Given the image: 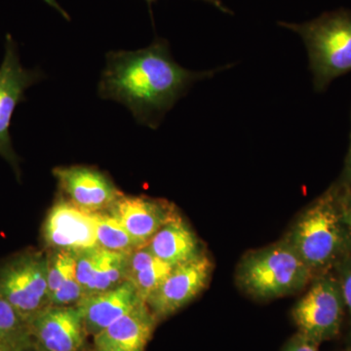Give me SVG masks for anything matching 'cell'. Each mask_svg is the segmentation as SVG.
<instances>
[{"instance_id":"6da1fadb","label":"cell","mask_w":351,"mask_h":351,"mask_svg":"<svg viewBox=\"0 0 351 351\" xmlns=\"http://www.w3.org/2000/svg\"><path fill=\"white\" fill-rule=\"evenodd\" d=\"M219 69L182 68L173 59L168 41L156 38L144 49L108 53L98 93L104 100L122 104L138 123L156 129L189 88Z\"/></svg>"},{"instance_id":"7a4b0ae2","label":"cell","mask_w":351,"mask_h":351,"mask_svg":"<svg viewBox=\"0 0 351 351\" xmlns=\"http://www.w3.org/2000/svg\"><path fill=\"white\" fill-rule=\"evenodd\" d=\"M341 189L335 182L298 215L282 237L314 276L332 271L351 251V232L341 210Z\"/></svg>"},{"instance_id":"3957f363","label":"cell","mask_w":351,"mask_h":351,"mask_svg":"<svg viewBox=\"0 0 351 351\" xmlns=\"http://www.w3.org/2000/svg\"><path fill=\"white\" fill-rule=\"evenodd\" d=\"M313 277L306 263L283 239L247 252L235 271L237 286L258 301L300 292Z\"/></svg>"},{"instance_id":"277c9868","label":"cell","mask_w":351,"mask_h":351,"mask_svg":"<svg viewBox=\"0 0 351 351\" xmlns=\"http://www.w3.org/2000/svg\"><path fill=\"white\" fill-rule=\"evenodd\" d=\"M299 34L308 53L309 68L316 92L351 71V11L339 9L302 23H279Z\"/></svg>"},{"instance_id":"5b68a950","label":"cell","mask_w":351,"mask_h":351,"mask_svg":"<svg viewBox=\"0 0 351 351\" xmlns=\"http://www.w3.org/2000/svg\"><path fill=\"white\" fill-rule=\"evenodd\" d=\"M0 299L29 324L49 306L47 252L27 249L0 262Z\"/></svg>"},{"instance_id":"8992f818","label":"cell","mask_w":351,"mask_h":351,"mask_svg":"<svg viewBox=\"0 0 351 351\" xmlns=\"http://www.w3.org/2000/svg\"><path fill=\"white\" fill-rule=\"evenodd\" d=\"M346 304L336 274L313 277L308 290L292 309L298 332L321 345L338 338L346 316Z\"/></svg>"},{"instance_id":"52a82bcc","label":"cell","mask_w":351,"mask_h":351,"mask_svg":"<svg viewBox=\"0 0 351 351\" xmlns=\"http://www.w3.org/2000/svg\"><path fill=\"white\" fill-rule=\"evenodd\" d=\"M213 269L206 253L173 267L147 302L156 319H165L193 301L207 287Z\"/></svg>"},{"instance_id":"ba28073f","label":"cell","mask_w":351,"mask_h":351,"mask_svg":"<svg viewBox=\"0 0 351 351\" xmlns=\"http://www.w3.org/2000/svg\"><path fill=\"white\" fill-rule=\"evenodd\" d=\"M43 75L38 71L23 68L15 41L7 36L5 56L0 66V156L19 174V163L11 142L10 128L13 112L18 104L25 100V92L39 82Z\"/></svg>"},{"instance_id":"9c48e42d","label":"cell","mask_w":351,"mask_h":351,"mask_svg":"<svg viewBox=\"0 0 351 351\" xmlns=\"http://www.w3.org/2000/svg\"><path fill=\"white\" fill-rule=\"evenodd\" d=\"M53 175L66 200L88 213L108 211L123 195L106 173L91 166L57 167Z\"/></svg>"},{"instance_id":"30bf717a","label":"cell","mask_w":351,"mask_h":351,"mask_svg":"<svg viewBox=\"0 0 351 351\" xmlns=\"http://www.w3.org/2000/svg\"><path fill=\"white\" fill-rule=\"evenodd\" d=\"M48 250L78 252L97 246L96 219L61 198L51 208L43 228Z\"/></svg>"},{"instance_id":"8fae6325","label":"cell","mask_w":351,"mask_h":351,"mask_svg":"<svg viewBox=\"0 0 351 351\" xmlns=\"http://www.w3.org/2000/svg\"><path fill=\"white\" fill-rule=\"evenodd\" d=\"M34 343L45 351H83L88 337L77 306H49L29 322Z\"/></svg>"},{"instance_id":"7c38bea8","label":"cell","mask_w":351,"mask_h":351,"mask_svg":"<svg viewBox=\"0 0 351 351\" xmlns=\"http://www.w3.org/2000/svg\"><path fill=\"white\" fill-rule=\"evenodd\" d=\"M178 211L173 203L165 199L123 195L107 212L119 219L141 246H145Z\"/></svg>"},{"instance_id":"4fadbf2b","label":"cell","mask_w":351,"mask_h":351,"mask_svg":"<svg viewBox=\"0 0 351 351\" xmlns=\"http://www.w3.org/2000/svg\"><path fill=\"white\" fill-rule=\"evenodd\" d=\"M75 270L83 295L89 297L119 287L127 281L130 254L92 247L75 252Z\"/></svg>"},{"instance_id":"5bb4252c","label":"cell","mask_w":351,"mask_h":351,"mask_svg":"<svg viewBox=\"0 0 351 351\" xmlns=\"http://www.w3.org/2000/svg\"><path fill=\"white\" fill-rule=\"evenodd\" d=\"M157 322L145 302L94 337L96 350L145 351Z\"/></svg>"},{"instance_id":"9a60e30c","label":"cell","mask_w":351,"mask_h":351,"mask_svg":"<svg viewBox=\"0 0 351 351\" xmlns=\"http://www.w3.org/2000/svg\"><path fill=\"white\" fill-rule=\"evenodd\" d=\"M137 291L128 281L119 287L83 298L77 308L88 336H96L142 302Z\"/></svg>"},{"instance_id":"2e32d148","label":"cell","mask_w":351,"mask_h":351,"mask_svg":"<svg viewBox=\"0 0 351 351\" xmlns=\"http://www.w3.org/2000/svg\"><path fill=\"white\" fill-rule=\"evenodd\" d=\"M147 246L156 257L172 267L205 253L197 235L179 211L161 226Z\"/></svg>"},{"instance_id":"e0dca14e","label":"cell","mask_w":351,"mask_h":351,"mask_svg":"<svg viewBox=\"0 0 351 351\" xmlns=\"http://www.w3.org/2000/svg\"><path fill=\"white\" fill-rule=\"evenodd\" d=\"M173 267L156 257L145 245L129 255L127 281L134 286L138 297L147 304Z\"/></svg>"},{"instance_id":"ac0fdd59","label":"cell","mask_w":351,"mask_h":351,"mask_svg":"<svg viewBox=\"0 0 351 351\" xmlns=\"http://www.w3.org/2000/svg\"><path fill=\"white\" fill-rule=\"evenodd\" d=\"M32 343L29 323L8 302L0 299V348L23 351Z\"/></svg>"},{"instance_id":"d6986e66","label":"cell","mask_w":351,"mask_h":351,"mask_svg":"<svg viewBox=\"0 0 351 351\" xmlns=\"http://www.w3.org/2000/svg\"><path fill=\"white\" fill-rule=\"evenodd\" d=\"M96 219L97 246L105 250L130 254L140 244L129 234L124 226L108 212L94 213Z\"/></svg>"},{"instance_id":"ffe728a7","label":"cell","mask_w":351,"mask_h":351,"mask_svg":"<svg viewBox=\"0 0 351 351\" xmlns=\"http://www.w3.org/2000/svg\"><path fill=\"white\" fill-rule=\"evenodd\" d=\"M48 290L53 293L76 274L75 252L47 250Z\"/></svg>"},{"instance_id":"44dd1931","label":"cell","mask_w":351,"mask_h":351,"mask_svg":"<svg viewBox=\"0 0 351 351\" xmlns=\"http://www.w3.org/2000/svg\"><path fill=\"white\" fill-rule=\"evenodd\" d=\"M334 271L336 272L335 274H336L339 286H341L343 301H345L346 304V311L348 314V325H350V327H348L346 341H348V346L351 348V251L337 263Z\"/></svg>"},{"instance_id":"7402d4cb","label":"cell","mask_w":351,"mask_h":351,"mask_svg":"<svg viewBox=\"0 0 351 351\" xmlns=\"http://www.w3.org/2000/svg\"><path fill=\"white\" fill-rule=\"evenodd\" d=\"M319 345L297 332L286 341L281 351H320Z\"/></svg>"},{"instance_id":"603a6c76","label":"cell","mask_w":351,"mask_h":351,"mask_svg":"<svg viewBox=\"0 0 351 351\" xmlns=\"http://www.w3.org/2000/svg\"><path fill=\"white\" fill-rule=\"evenodd\" d=\"M341 188H343L341 193V210H343L346 225L351 232V186H345L341 184Z\"/></svg>"},{"instance_id":"cb8c5ba5","label":"cell","mask_w":351,"mask_h":351,"mask_svg":"<svg viewBox=\"0 0 351 351\" xmlns=\"http://www.w3.org/2000/svg\"><path fill=\"white\" fill-rule=\"evenodd\" d=\"M337 181L343 186H351V131L350 147H348V154L346 157L345 167Z\"/></svg>"},{"instance_id":"d4e9b609","label":"cell","mask_w":351,"mask_h":351,"mask_svg":"<svg viewBox=\"0 0 351 351\" xmlns=\"http://www.w3.org/2000/svg\"><path fill=\"white\" fill-rule=\"evenodd\" d=\"M145 1L147 2L149 8H151L152 4L154 3V2L157 1V0H145ZM201 1L207 2V3L211 4V5L216 7L217 9H219V10L221 11L223 13L230 14V15H232L233 14L232 11L230 10V9H228V7L221 2V0H201Z\"/></svg>"},{"instance_id":"484cf974","label":"cell","mask_w":351,"mask_h":351,"mask_svg":"<svg viewBox=\"0 0 351 351\" xmlns=\"http://www.w3.org/2000/svg\"><path fill=\"white\" fill-rule=\"evenodd\" d=\"M44 1L47 2V3L49 4L50 6H52L53 8L56 9L58 12L61 13L62 16L66 18V20L69 19V16L68 15V13H66V11H64V9L62 8V7L57 3L56 0H44Z\"/></svg>"},{"instance_id":"4316f807","label":"cell","mask_w":351,"mask_h":351,"mask_svg":"<svg viewBox=\"0 0 351 351\" xmlns=\"http://www.w3.org/2000/svg\"><path fill=\"white\" fill-rule=\"evenodd\" d=\"M23 351H45L43 350V348H39L38 345H36V343H32V345L29 346V348H25V350Z\"/></svg>"},{"instance_id":"83f0119b","label":"cell","mask_w":351,"mask_h":351,"mask_svg":"<svg viewBox=\"0 0 351 351\" xmlns=\"http://www.w3.org/2000/svg\"><path fill=\"white\" fill-rule=\"evenodd\" d=\"M345 351H351V348L350 346H348V348Z\"/></svg>"},{"instance_id":"f1b7e54d","label":"cell","mask_w":351,"mask_h":351,"mask_svg":"<svg viewBox=\"0 0 351 351\" xmlns=\"http://www.w3.org/2000/svg\"><path fill=\"white\" fill-rule=\"evenodd\" d=\"M96 351H117V350H96Z\"/></svg>"},{"instance_id":"f546056e","label":"cell","mask_w":351,"mask_h":351,"mask_svg":"<svg viewBox=\"0 0 351 351\" xmlns=\"http://www.w3.org/2000/svg\"><path fill=\"white\" fill-rule=\"evenodd\" d=\"M0 351H8V350H4V348H0Z\"/></svg>"}]
</instances>
